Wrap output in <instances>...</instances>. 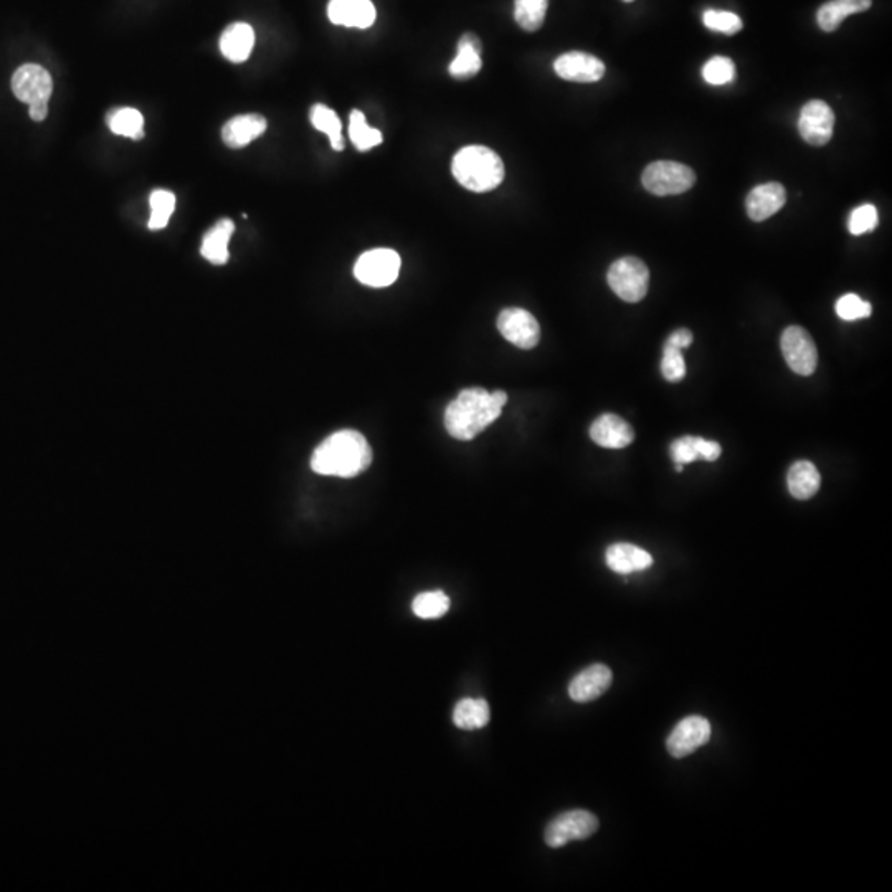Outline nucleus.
<instances>
[{
  "label": "nucleus",
  "mask_w": 892,
  "mask_h": 892,
  "mask_svg": "<svg viewBox=\"0 0 892 892\" xmlns=\"http://www.w3.org/2000/svg\"><path fill=\"white\" fill-rule=\"evenodd\" d=\"M498 329L506 341L519 349H532L541 339L539 323L526 309L508 308L501 311L498 316Z\"/></svg>",
  "instance_id": "11"
},
{
  "label": "nucleus",
  "mask_w": 892,
  "mask_h": 892,
  "mask_svg": "<svg viewBox=\"0 0 892 892\" xmlns=\"http://www.w3.org/2000/svg\"><path fill=\"white\" fill-rule=\"evenodd\" d=\"M605 560H607L608 569L623 575L641 572V570L650 569L653 565V557L650 552L628 544V542H617V544L608 547Z\"/></svg>",
  "instance_id": "19"
},
{
  "label": "nucleus",
  "mask_w": 892,
  "mask_h": 892,
  "mask_svg": "<svg viewBox=\"0 0 892 892\" xmlns=\"http://www.w3.org/2000/svg\"><path fill=\"white\" fill-rule=\"evenodd\" d=\"M506 402L508 394L503 390L488 392L480 387L461 390L446 407V432L461 442L473 440L498 420Z\"/></svg>",
  "instance_id": "1"
},
{
  "label": "nucleus",
  "mask_w": 892,
  "mask_h": 892,
  "mask_svg": "<svg viewBox=\"0 0 892 892\" xmlns=\"http://www.w3.org/2000/svg\"><path fill=\"white\" fill-rule=\"evenodd\" d=\"M106 124L110 128L111 133L116 136H124L134 141L144 138V118L134 108H116L111 110L106 116Z\"/></svg>",
  "instance_id": "26"
},
{
  "label": "nucleus",
  "mask_w": 892,
  "mask_h": 892,
  "mask_svg": "<svg viewBox=\"0 0 892 892\" xmlns=\"http://www.w3.org/2000/svg\"><path fill=\"white\" fill-rule=\"evenodd\" d=\"M590 438L602 448L620 450V448H627L630 443H633L635 432H633L632 425L625 422L622 417L613 415V413H605L592 423Z\"/></svg>",
  "instance_id": "16"
},
{
  "label": "nucleus",
  "mask_w": 892,
  "mask_h": 892,
  "mask_svg": "<svg viewBox=\"0 0 892 892\" xmlns=\"http://www.w3.org/2000/svg\"><path fill=\"white\" fill-rule=\"evenodd\" d=\"M641 182L650 194L668 197L688 192L696 184V174L691 167L679 162H651L643 171Z\"/></svg>",
  "instance_id": "5"
},
{
  "label": "nucleus",
  "mask_w": 892,
  "mask_h": 892,
  "mask_svg": "<svg viewBox=\"0 0 892 892\" xmlns=\"http://www.w3.org/2000/svg\"><path fill=\"white\" fill-rule=\"evenodd\" d=\"M871 5H873V0H830L818 9V27L828 34L835 32L846 17L866 12L871 9Z\"/></svg>",
  "instance_id": "22"
},
{
  "label": "nucleus",
  "mask_w": 892,
  "mask_h": 892,
  "mask_svg": "<svg viewBox=\"0 0 892 892\" xmlns=\"http://www.w3.org/2000/svg\"><path fill=\"white\" fill-rule=\"evenodd\" d=\"M835 131V113L823 100L808 101L798 118V133L810 146H825L830 143Z\"/></svg>",
  "instance_id": "8"
},
{
  "label": "nucleus",
  "mask_w": 892,
  "mask_h": 892,
  "mask_svg": "<svg viewBox=\"0 0 892 892\" xmlns=\"http://www.w3.org/2000/svg\"><path fill=\"white\" fill-rule=\"evenodd\" d=\"M661 372L665 375V379L669 382H679L686 375V362H684L683 354L679 349L665 346L663 352V361H661Z\"/></svg>",
  "instance_id": "37"
},
{
  "label": "nucleus",
  "mask_w": 892,
  "mask_h": 892,
  "mask_svg": "<svg viewBox=\"0 0 892 892\" xmlns=\"http://www.w3.org/2000/svg\"><path fill=\"white\" fill-rule=\"evenodd\" d=\"M151 204V217L148 227L151 230H162L169 225L174 210H176V195L171 190L157 189L149 197Z\"/></svg>",
  "instance_id": "31"
},
{
  "label": "nucleus",
  "mask_w": 892,
  "mask_h": 892,
  "mask_svg": "<svg viewBox=\"0 0 892 892\" xmlns=\"http://www.w3.org/2000/svg\"><path fill=\"white\" fill-rule=\"evenodd\" d=\"M722 448L717 442H709L701 437H681L671 445V456L676 465H688L693 461L703 458L706 461H716L721 456Z\"/></svg>",
  "instance_id": "21"
},
{
  "label": "nucleus",
  "mask_w": 892,
  "mask_h": 892,
  "mask_svg": "<svg viewBox=\"0 0 892 892\" xmlns=\"http://www.w3.org/2000/svg\"><path fill=\"white\" fill-rule=\"evenodd\" d=\"M549 0H516L514 2V19L526 32L541 29L546 20Z\"/></svg>",
  "instance_id": "29"
},
{
  "label": "nucleus",
  "mask_w": 892,
  "mask_h": 892,
  "mask_svg": "<svg viewBox=\"0 0 892 892\" xmlns=\"http://www.w3.org/2000/svg\"><path fill=\"white\" fill-rule=\"evenodd\" d=\"M483 67L481 42L475 34H465L458 42V53L450 65V75L456 80H468Z\"/></svg>",
  "instance_id": "23"
},
{
  "label": "nucleus",
  "mask_w": 892,
  "mask_h": 892,
  "mask_svg": "<svg viewBox=\"0 0 892 892\" xmlns=\"http://www.w3.org/2000/svg\"><path fill=\"white\" fill-rule=\"evenodd\" d=\"M266 119L261 114H240L222 128L223 143L230 149H242L260 138L266 131Z\"/></svg>",
  "instance_id": "18"
},
{
  "label": "nucleus",
  "mask_w": 892,
  "mask_h": 892,
  "mask_svg": "<svg viewBox=\"0 0 892 892\" xmlns=\"http://www.w3.org/2000/svg\"><path fill=\"white\" fill-rule=\"evenodd\" d=\"M399 253L390 248H375L361 255L354 266V275L362 285L385 288L399 278Z\"/></svg>",
  "instance_id": "6"
},
{
  "label": "nucleus",
  "mask_w": 892,
  "mask_h": 892,
  "mask_svg": "<svg viewBox=\"0 0 892 892\" xmlns=\"http://www.w3.org/2000/svg\"><path fill=\"white\" fill-rule=\"evenodd\" d=\"M598 830V818L587 810L565 812L547 825V846L562 848L570 841L587 840Z\"/></svg>",
  "instance_id": "7"
},
{
  "label": "nucleus",
  "mask_w": 892,
  "mask_h": 892,
  "mask_svg": "<svg viewBox=\"0 0 892 892\" xmlns=\"http://www.w3.org/2000/svg\"><path fill=\"white\" fill-rule=\"evenodd\" d=\"M613 674L612 669L608 666L597 665L589 666L584 671H580L569 684V696L575 703H590L600 698L603 693H607L608 688L612 686Z\"/></svg>",
  "instance_id": "14"
},
{
  "label": "nucleus",
  "mask_w": 892,
  "mask_h": 892,
  "mask_svg": "<svg viewBox=\"0 0 892 892\" xmlns=\"http://www.w3.org/2000/svg\"><path fill=\"white\" fill-rule=\"evenodd\" d=\"M451 172L458 184L478 194L496 189L504 179L501 157L484 146H468L456 152Z\"/></svg>",
  "instance_id": "3"
},
{
  "label": "nucleus",
  "mask_w": 892,
  "mask_h": 892,
  "mask_svg": "<svg viewBox=\"0 0 892 892\" xmlns=\"http://www.w3.org/2000/svg\"><path fill=\"white\" fill-rule=\"evenodd\" d=\"M412 610L418 618L435 620L450 610V598L442 590L418 594L413 600Z\"/></svg>",
  "instance_id": "32"
},
{
  "label": "nucleus",
  "mask_w": 892,
  "mask_h": 892,
  "mask_svg": "<svg viewBox=\"0 0 892 892\" xmlns=\"http://www.w3.org/2000/svg\"><path fill=\"white\" fill-rule=\"evenodd\" d=\"M879 217L878 210L873 204H864L856 207L851 212L850 220H848V228L851 235H864V233L873 232L878 227Z\"/></svg>",
  "instance_id": "36"
},
{
  "label": "nucleus",
  "mask_w": 892,
  "mask_h": 892,
  "mask_svg": "<svg viewBox=\"0 0 892 892\" xmlns=\"http://www.w3.org/2000/svg\"><path fill=\"white\" fill-rule=\"evenodd\" d=\"M782 352L788 367L798 375H812L817 369L818 351L812 336L800 328L790 326L782 334Z\"/></svg>",
  "instance_id": "9"
},
{
  "label": "nucleus",
  "mask_w": 892,
  "mask_h": 892,
  "mask_svg": "<svg viewBox=\"0 0 892 892\" xmlns=\"http://www.w3.org/2000/svg\"><path fill=\"white\" fill-rule=\"evenodd\" d=\"M328 17L334 25L369 29L374 25L377 12L371 0H331Z\"/></svg>",
  "instance_id": "17"
},
{
  "label": "nucleus",
  "mask_w": 892,
  "mask_h": 892,
  "mask_svg": "<svg viewBox=\"0 0 892 892\" xmlns=\"http://www.w3.org/2000/svg\"><path fill=\"white\" fill-rule=\"evenodd\" d=\"M711 739V724L706 717L689 716L669 734L666 747L674 759H683L703 747Z\"/></svg>",
  "instance_id": "12"
},
{
  "label": "nucleus",
  "mask_w": 892,
  "mask_h": 892,
  "mask_svg": "<svg viewBox=\"0 0 892 892\" xmlns=\"http://www.w3.org/2000/svg\"><path fill=\"white\" fill-rule=\"evenodd\" d=\"M349 136H351L352 144L357 151H371L375 146L382 144V133L377 129H372L366 123L364 113L354 110L349 116Z\"/></svg>",
  "instance_id": "30"
},
{
  "label": "nucleus",
  "mask_w": 892,
  "mask_h": 892,
  "mask_svg": "<svg viewBox=\"0 0 892 892\" xmlns=\"http://www.w3.org/2000/svg\"><path fill=\"white\" fill-rule=\"evenodd\" d=\"M29 114L30 118L40 123L43 119L47 118L48 114V103H40V105H32L29 106Z\"/></svg>",
  "instance_id": "39"
},
{
  "label": "nucleus",
  "mask_w": 892,
  "mask_h": 892,
  "mask_svg": "<svg viewBox=\"0 0 892 892\" xmlns=\"http://www.w3.org/2000/svg\"><path fill=\"white\" fill-rule=\"evenodd\" d=\"M255 45V32L252 25L235 22L223 30L220 37V52L228 62L243 63L248 60Z\"/></svg>",
  "instance_id": "20"
},
{
  "label": "nucleus",
  "mask_w": 892,
  "mask_h": 892,
  "mask_svg": "<svg viewBox=\"0 0 892 892\" xmlns=\"http://www.w3.org/2000/svg\"><path fill=\"white\" fill-rule=\"evenodd\" d=\"M623 2H633V0H623Z\"/></svg>",
  "instance_id": "40"
},
{
  "label": "nucleus",
  "mask_w": 892,
  "mask_h": 892,
  "mask_svg": "<svg viewBox=\"0 0 892 892\" xmlns=\"http://www.w3.org/2000/svg\"><path fill=\"white\" fill-rule=\"evenodd\" d=\"M871 313H873L871 304H869L868 301L859 298L858 295H853V293L841 296V298L836 301V314H838L843 321H858V319L869 318Z\"/></svg>",
  "instance_id": "35"
},
{
  "label": "nucleus",
  "mask_w": 892,
  "mask_h": 892,
  "mask_svg": "<svg viewBox=\"0 0 892 892\" xmlns=\"http://www.w3.org/2000/svg\"><path fill=\"white\" fill-rule=\"evenodd\" d=\"M554 70L560 78L575 83H595L605 75V65L600 58L584 52L560 55L554 62Z\"/></svg>",
  "instance_id": "13"
},
{
  "label": "nucleus",
  "mask_w": 892,
  "mask_h": 892,
  "mask_svg": "<svg viewBox=\"0 0 892 892\" xmlns=\"http://www.w3.org/2000/svg\"><path fill=\"white\" fill-rule=\"evenodd\" d=\"M607 281L618 298L627 303H640L648 293L650 270L640 258H620L610 266Z\"/></svg>",
  "instance_id": "4"
},
{
  "label": "nucleus",
  "mask_w": 892,
  "mask_h": 892,
  "mask_svg": "<svg viewBox=\"0 0 892 892\" xmlns=\"http://www.w3.org/2000/svg\"><path fill=\"white\" fill-rule=\"evenodd\" d=\"M489 717V706L484 699H461L453 711L455 726L465 731L481 729L488 724Z\"/></svg>",
  "instance_id": "27"
},
{
  "label": "nucleus",
  "mask_w": 892,
  "mask_h": 892,
  "mask_svg": "<svg viewBox=\"0 0 892 892\" xmlns=\"http://www.w3.org/2000/svg\"><path fill=\"white\" fill-rule=\"evenodd\" d=\"M309 119H311L314 128L328 136L334 151L341 152L344 149L341 119L337 118L336 111L331 110L328 106L314 105L309 113Z\"/></svg>",
  "instance_id": "28"
},
{
  "label": "nucleus",
  "mask_w": 892,
  "mask_h": 892,
  "mask_svg": "<svg viewBox=\"0 0 892 892\" xmlns=\"http://www.w3.org/2000/svg\"><path fill=\"white\" fill-rule=\"evenodd\" d=\"M787 483L788 491L793 498L805 501L818 493L821 484L820 471L810 461H797L788 470Z\"/></svg>",
  "instance_id": "25"
},
{
  "label": "nucleus",
  "mask_w": 892,
  "mask_h": 892,
  "mask_svg": "<svg viewBox=\"0 0 892 892\" xmlns=\"http://www.w3.org/2000/svg\"><path fill=\"white\" fill-rule=\"evenodd\" d=\"M787 202V190L779 182H767L750 190L745 199V209L750 220L765 222L782 210Z\"/></svg>",
  "instance_id": "15"
},
{
  "label": "nucleus",
  "mask_w": 892,
  "mask_h": 892,
  "mask_svg": "<svg viewBox=\"0 0 892 892\" xmlns=\"http://www.w3.org/2000/svg\"><path fill=\"white\" fill-rule=\"evenodd\" d=\"M235 232V223L230 219H222L215 223L214 227L209 228L202 240L200 253L205 260L210 261L212 265H225L230 253H228V242Z\"/></svg>",
  "instance_id": "24"
},
{
  "label": "nucleus",
  "mask_w": 892,
  "mask_h": 892,
  "mask_svg": "<svg viewBox=\"0 0 892 892\" xmlns=\"http://www.w3.org/2000/svg\"><path fill=\"white\" fill-rule=\"evenodd\" d=\"M736 76V65L731 58L712 57L703 67V78L712 86L729 85Z\"/></svg>",
  "instance_id": "34"
},
{
  "label": "nucleus",
  "mask_w": 892,
  "mask_h": 892,
  "mask_svg": "<svg viewBox=\"0 0 892 892\" xmlns=\"http://www.w3.org/2000/svg\"><path fill=\"white\" fill-rule=\"evenodd\" d=\"M703 22L707 29L724 35H736L744 27L741 17L727 10L707 9L703 14Z\"/></svg>",
  "instance_id": "33"
},
{
  "label": "nucleus",
  "mask_w": 892,
  "mask_h": 892,
  "mask_svg": "<svg viewBox=\"0 0 892 892\" xmlns=\"http://www.w3.org/2000/svg\"><path fill=\"white\" fill-rule=\"evenodd\" d=\"M12 91L17 100L29 106L48 103L53 91L52 76L40 65L27 63L12 76Z\"/></svg>",
  "instance_id": "10"
},
{
  "label": "nucleus",
  "mask_w": 892,
  "mask_h": 892,
  "mask_svg": "<svg viewBox=\"0 0 892 892\" xmlns=\"http://www.w3.org/2000/svg\"><path fill=\"white\" fill-rule=\"evenodd\" d=\"M372 450L366 437L356 430H339L316 448L311 458L314 473L354 478L371 466Z\"/></svg>",
  "instance_id": "2"
},
{
  "label": "nucleus",
  "mask_w": 892,
  "mask_h": 892,
  "mask_svg": "<svg viewBox=\"0 0 892 892\" xmlns=\"http://www.w3.org/2000/svg\"><path fill=\"white\" fill-rule=\"evenodd\" d=\"M691 344H693V333H691L689 329H678V331H674V333L668 337V342H666V346L674 347V349H679V351H683V349L691 346Z\"/></svg>",
  "instance_id": "38"
}]
</instances>
